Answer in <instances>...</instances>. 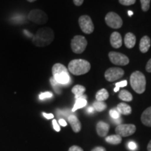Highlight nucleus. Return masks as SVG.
Wrapping results in <instances>:
<instances>
[{
    "instance_id": "obj_26",
    "label": "nucleus",
    "mask_w": 151,
    "mask_h": 151,
    "mask_svg": "<svg viewBox=\"0 0 151 151\" xmlns=\"http://www.w3.org/2000/svg\"><path fill=\"white\" fill-rule=\"evenodd\" d=\"M50 83H51L52 86L53 87L55 91L57 93L60 94V84L58 83L57 81L55 80V79L53 78V77L52 78H50Z\"/></svg>"
},
{
    "instance_id": "obj_9",
    "label": "nucleus",
    "mask_w": 151,
    "mask_h": 151,
    "mask_svg": "<svg viewBox=\"0 0 151 151\" xmlns=\"http://www.w3.org/2000/svg\"><path fill=\"white\" fill-rule=\"evenodd\" d=\"M136 129V126L133 124H121L116 127V133L121 137H127L134 134Z\"/></svg>"
},
{
    "instance_id": "obj_43",
    "label": "nucleus",
    "mask_w": 151,
    "mask_h": 151,
    "mask_svg": "<svg viewBox=\"0 0 151 151\" xmlns=\"http://www.w3.org/2000/svg\"><path fill=\"white\" fill-rule=\"evenodd\" d=\"M27 1H29V2H34V1H37V0H27Z\"/></svg>"
},
{
    "instance_id": "obj_11",
    "label": "nucleus",
    "mask_w": 151,
    "mask_h": 151,
    "mask_svg": "<svg viewBox=\"0 0 151 151\" xmlns=\"http://www.w3.org/2000/svg\"><path fill=\"white\" fill-rule=\"evenodd\" d=\"M109 57L111 62L116 65L125 66L127 65L129 62V58L125 55L120 53V52H110L109 53Z\"/></svg>"
},
{
    "instance_id": "obj_17",
    "label": "nucleus",
    "mask_w": 151,
    "mask_h": 151,
    "mask_svg": "<svg viewBox=\"0 0 151 151\" xmlns=\"http://www.w3.org/2000/svg\"><path fill=\"white\" fill-rule=\"evenodd\" d=\"M124 44L127 48H132L136 44V37L134 34L129 32L124 37Z\"/></svg>"
},
{
    "instance_id": "obj_22",
    "label": "nucleus",
    "mask_w": 151,
    "mask_h": 151,
    "mask_svg": "<svg viewBox=\"0 0 151 151\" xmlns=\"http://www.w3.org/2000/svg\"><path fill=\"white\" fill-rule=\"evenodd\" d=\"M109 97V94L108 91L106 90L103 88V89H101L99 90L97 93H96L95 97L97 101H104L105 100H106Z\"/></svg>"
},
{
    "instance_id": "obj_7",
    "label": "nucleus",
    "mask_w": 151,
    "mask_h": 151,
    "mask_svg": "<svg viewBox=\"0 0 151 151\" xmlns=\"http://www.w3.org/2000/svg\"><path fill=\"white\" fill-rule=\"evenodd\" d=\"M78 23L83 32L87 35H90L94 32V26L91 18L89 16L83 15L78 19Z\"/></svg>"
},
{
    "instance_id": "obj_31",
    "label": "nucleus",
    "mask_w": 151,
    "mask_h": 151,
    "mask_svg": "<svg viewBox=\"0 0 151 151\" xmlns=\"http://www.w3.org/2000/svg\"><path fill=\"white\" fill-rule=\"evenodd\" d=\"M52 125H53L54 129L55 130L56 132H60V127L59 124H58V122H57V120H55V119L53 120H52Z\"/></svg>"
},
{
    "instance_id": "obj_20",
    "label": "nucleus",
    "mask_w": 151,
    "mask_h": 151,
    "mask_svg": "<svg viewBox=\"0 0 151 151\" xmlns=\"http://www.w3.org/2000/svg\"><path fill=\"white\" fill-rule=\"evenodd\" d=\"M85 91H86V88L84 86H81V85H76V86H73L72 89H71V92H72V93L74 94L76 99L82 97Z\"/></svg>"
},
{
    "instance_id": "obj_5",
    "label": "nucleus",
    "mask_w": 151,
    "mask_h": 151,
    "mask_svg": "<svg viewBox=\"0 0 151 151\" xmlns=\"http://www.w3.org/2000/svg\"><path fill=\"white\" fill-rule=\"evenodd\" d=\"M88 41L84 37L81 35L75 36L71 39V48L73 52L76 54H81L84 52L86 50Z\"/></svg>"
},
{
    "instance_id": "obj_39",
    "label": "nucleus",
    "mask_w": 151,
    "mask_h": 151,
    "mask_svg": "<svg viewBox=\"0 0 151 151\" xmlns=\"http://www.w3.org/2000/svg\"><path fill=\"white\" fill-rule=\"evenodd\" d=\"M147 149H148V151H151V141L148 143V147H147Z\"/></svg>"
},
{
    "instance_id": "obj_15",
    "label": "nucleus",
    "mask_w": 151,
    "mask_h": 151,
    "mask_svg": "<svg viewBox=\"0 0 151 151\" xmlns=\"http://www.w3.org/2000/svg\"><path fill=\"white\" fill-rule=\"evenodd\" d=\"M151 44V41L150 37L148 36H144L141 38L140 43H139V49L140 51L143 53H146L150 49Z\"/></svg>"
},
{
    "instance_id": "obj_14",
    "label": "nucleus",
    "mask_w": 151,
    "mask_h": 151,
    "mask_svg": "<svg viewBox=\"0 0 151 151\" xmlns=\"http://www.w3.org/2000/svg\"><path fill=\"white\" fill-rule=\"evenodd\" d=\"M68 121L70 124L71 128H72L73 131L75 133H78L81 130V123L78 118L76 116L71 115L68 117Z\"/></svg>"
},
{
    "instance_id": "obj_4",
    "label": "nucleus",
    "mask_w": 151,
    "mask_h": 151,
    "mask_svg": "<svg viewBox=\"0 0 151 151\" xmlns=\"http://www.w3.org/2000/svg\"><path fill=\"white\" fill-rule=\"evenodd\" d=\"M130 85L137 93H143L146 90V80L144 74L139 71L132 73L130 76Z\"/></svg>"
},
{
    "instance_id": "obj_28",
    "label": "nucleus",
    "mask_w": 151,
    "mask_h": 151,
    "mask_svg": "<svg viewBox=\"0 0 151 151\" xmlns=\"http://www.w3.org/2000/svg\"><path fill=\"white\" fill-rule=\"evenodd\" d=\"M52 97V94L50 92H43V93H41L40 95H39V99H46V98H50Z\"/></svg>"
},
{
    "instance_id": "obj_41",
    "label": "nucleus",
    "mask_w": 151,
    "mask_h": 151,
    "mask_svg": "<svg viewBox=\"0 0 151 151\" xmlns=\"http://www.w3.org/2000/svg\"><path fill=\"white\" fill-rule=\"evenodd\" d=\"M128 15H129V16H132V15H133V12H132V11H128Z\"/></svg>"
},
{
    "instance_id": "obj_34",
    "label": "nucleus",
    "mask_w": 151,
    "mask_h": 151,
    "mask_svg": "<svg viewBox=\"0 0 151 151\" xmlns=\"http://www.w3.org/2000/svg\"><path fill=\"white\" fill-rule=\"evenodd\" d=\"M146 69L148 72H149V73L151 72V59L149 60L148 62H147Z\"/></svg>"
},
{
    "instance_id": "obj_13",
    "label": "nucleus",
    "mask_w": 151,
    "mask_h": 151,
    "mask_svg": "<svg viewBox=\"0 0 151 151\" xmlns=\"http://www.w3.org/2000/svg\"><path fill=\"white\" fill-rule=\"evenodd\" d=\"M110 43L111 46L114 48H120L122 44V39L120 33L114 32L111 34L110 37Z\"/></svg>"
},
{
    "instance_id": "obj_19",
    "label": "nucleus",
    "mask_w": 151,
    "mask_h": 151,
    "mask_svg": "<svg viewBox=\"0 0 151 151\" xmlns=\"http://www.w3.org/2000/svg\"><path fill=\"white\" fill-rule=\"evenodd\" d=\"M87 105V100H86V96L83 95L82 97L78 98L76 100L75 104L73 106V108L72 109V111L74 112L76 110L79 109L83 108Z\"/></svg>"
},
{
    "instance_id": "obj_29",
    "label": "nucleus",
    "mask_w": 151,
    "mask_h": 151,
    "mask_svg": "<svg viewBox=\"0 0 151 151\" xmlns=\"http://www.w3.org/2000/svg\"><path fill=\"white\" fill-rule=\"evenodd\" d=\"M119 2L124 6H130L136 2V0H119Z\"/></svg>"
},
{
    "instance_id": "obj_1",
    "label": "nucleus",
    "mask_w": 151,
    "mask_h": 151,
    "mask_svg": "<svg viewBox=\"0 0 151 151\" xmlns=\"http://www.w3.org/2000/svg\"><path fill=\"white\" fill-rule=\"evenodd\" d=\"M55 38L53 30L49 27L39 29L34 36L32 42L37 47H45L50 45Z\"/></svg>"
},
{
    "instance_id": "obj_8",
    "label": "nucleus",
    "mask_w": 151,
    "mask_h": 151,
    "mask_svg": "<svg viewBox=\"0 0 151 151\" xmlns=\"http://www.w3.org/2000/svg\"><path fill=\"white\" fill-rule=\"evenodd\" d=\"M107 25L113 29H119L122 25V20L120 16L114 12H109L105 17Z\"/></svg>"
},
{
    "instance_id": "obj_12",
    "label": "nucleus",
    "mask_w": 151,
    "mask_h": 151,
    "mask_svg": "<svg viewBox=\"0 0 151 151\" xmlns=\"http://www.w3.org/2000/svg\"><path fill=\"white\" fill-rule=\"evenodd\" d=\"M109 124L106 122L99 121L96 125V130H97V134L101 137H105L109 133Z\"/></svg>"
},
{
    "instance_id": "obj_3",
    "label": "nucleus",
    "mask_w": 151,
    "mask_h": 151,
    "mask_svg": "<svg viewBox=\"0 0 151 151\" xmlns=\"http://www.w3.org/2000/svg\"><path fill=\"white\" fill-rule=\"evenodd\" d=\"M91 65L88 61L83 59L73 60L68 65V69L73 75L80 76L87 73L90 70Z\"/></svg>"
},
{
    "instance_id": "obj_38",
    "label": "nucleus",
    "mask_w": 151,
    "mask_h": 151,
    "mask_svg": "<svg viewBox=\"0 0 151 151\" xmlns=\"http://www.w3.org/2000/svg\"><path fill=\"white\" fill-rule=\"evenodd\" d=\"M59 124H60L61 126H62V127H66V126H67V122H66L65 120H64V119H60V120H59Z\"/></svg>"
},
{
    "instance_id": "obj_35",
    "label": "nucleus",
    "mask_w": 151,
    "mask_h": 151,
    "mask_svg": "<svg viewBox=\"0 0 151 151\" xmlns=\"http://www.w3.org/2000/svg\"><path fill=\"white\" fill-rule=\"evenodd\" d=\"M43 116L45 117L46 119H52L54 118V116L53 114H52V113H43Z\"/></svg>"
},
{
    "instance_id": "obj_16",
    "label": "nucleus",
    "mask_w": 151,
    "mask_h": 151,
    "mask_svg": "<svg viewBox=\"0 0 151 151\" xmlns=\"http://www.w3.org/2000/svg\"><path fill=\"white\" fill-rule=\"evenodd\" d=\"M141 122L147 127H151V106L143 111L141 118Z\"/></svg>"
},
{
    "instance_id": "obj_32",
    "label": "nucleus",
    "mask_w": 151,
    "mask_h": 151,
    "mask_svg": "<svg viewBox=\"0 0 151 151\" xmlns=\"http://www.w3.org/2000/svg\"><path fill=\"white\" fill-rule=\"evenodd\" d=\"M127 81L126 80L124 81H120V82H118L116 83V87H118V88H121V87H124L127 86Z\"/></svg>"
},
{
    "instance_id": "obj_36",
    "label": "nucleus",
    "mask_w": 151,
    "mask_h": 151,
    "mask_svg": "<svg viewBox=\"0 0 151 151\" xmlns=\"http://www.w3.org/2000/svg\"><path fill=\"white\" fill-rule=\"evenodd\" d=\"M91 151H106V150L102 146H97L92 149Z\"/></svg>"
},
{
    "instance_id": "obj_10",
    "label": "nucleus",
    "mask_w": 151,
    "mask_h": 151,
    "mask_svg": "<svg viewBox=\"0 0 151 151\" xmlns=\"http://www.w3.org/2000/svg\"><path fill=\"white\" fill-rule=\"evenodd\" d=\"M124 71L121 68L111 67L106 71L104 76L105 78L109 82L117 81L123 76Z\"/></svg>"
},
{
    "instance_id": "obj_6",
    "label": "nucleus",
    "mask_w": 151,
    "mask_h": 151,
    "mask_svg": "<svg viewBox=\"0 0 151 151\" xmlns=\"http://www.w3.org/2000/svg\"><path fill=\"white\" fill-rule=\"evenodd\" d=\"M28 20L38 24H46L48 21V16L44 11L40 9H33L30 11L27 16Z\"/></svg>"
},
{
    "instance_id": "obj_40",
    "label": "nucleus",
    "mask_w": 151,
    "mask_h": 151,
    "mask_svg": "<svg viewBox=\"0 0 151 151\" xmlns=\"http://www.w3.org/2000/svg\"><path fill=\"white\" fill-rule=\"evenodd\" d=\"M94 109L93 108V107H89V108H88V112L89 113H92L94 111Z\"/></svg>"
},
{
    "instance_id": "obj_23",
    "label": "nucleus",
    "mask_w": 151,
    "mask_h": 151,
    "mask_svg": "<svg viewBox=\"0 0 151 151\" xmlns=\"http://www.w3.org/2000/svg\"><path fill=\"white\" fill-rule=\"evenodd\" d=\"M118 97L120 99L124 101H131L133 99L132 94L126 90H121L118 94Z\"/></svg>"
},
{
    "instance_id": "obj_21",
    "label": "nucleus",
    "mask_w": 151,
    "mask_h": 151,
    "mask_svg": "<svg viewBox=\"0 0 151 151\" xmlns=\"http://www.w3.org/2000/svg\"><path fill=\"white\" fill-rule=\"evenodd\" d=\"M105 141L110 144L118 145L122 142V137L118 134L111 135L106 137Z\"/></svg>"
},
{
    "instance_id": "obj_42",
    "label": "nucleus",
    "mask_w": 151,
    "mask_h": 151,
    "mask_svg": "<svg viewBox=\"0 0 151 151\" xmlns=\"http://www.w3.org/2000/svg\"><path fill=\"white\" fill-rule=\"evenodd\" d=\"M119 89H120V88H118V87H116V88H115V89H114V92H118Z\"/></svg>"
},
{
    "instance_id": "obj_2",
    "label": "nucleus",
    "mask_w": 151,
    "mask_h": 151,
    "mask_svg": "<svg viewBox=\"0 0 151 151\" xmlns=\"http://www.w3.org/2000/svg\"><path fill=\"white\" fill-rule=\"evenodd\" d=\"M53 78L60 85H67L70 83L71 78L67 67L60 63H56L52 68Z\"/></svg>"
},
{
    "instance_id": "obj_33",
    "label": "nucleus",
    "mask_w": 151,
    "mask_h": 151,
    "mask_svg": "<svg viewBox=\"0 0 151 151\" xmlns=\"http://www.w3.org/2000/svg\"><path fill=\"white\" fill-rule=\"evenodd\" d=\"M68 151H83V148H81V147L78 146H72L69 148Z\"/></svg>"
},
{
    "instance_id": "obj_25",
    "label": "nucleus",
    "mask_w": 151,
    "mask_h": 151,
    "mask_svg": "<svg viewBox=\"0 0 151 151\" xmlns=\"http://www.w3.org/2000/svg\"><path fill=\"white\" fill-rule=\"evenodd\" d=\"M141 4V9L143 11L146 12L150 9V0H140Z\"/></svg>"
},
{
    "instance_id": "obj_18",
    "label": "nucleus",
    "mask_w": 151,
    "mask_h": 151,
    "mask_svg": "<svg viewBox=\"0 0 151 151\" xmlns=\"http://www.w3.org/2000/svg\"><path fill=\"white\" fill-rule=\"evenodd\" d=\"M117 111L120 113V114L128 116L132 113V108L125 103H120L117 106Z\"/></svg>"
},
{
    "instance_id": "obj_30",
    "label": "nucleus",
    "mask_w": 151,
    "mask_h": 151,
    "mask_svg": "<svg viewBox=\"0 0 151 151\" xmlns=\"http://www.w3.org/2000/svg\"><path fill=\"white\" fill-rule=\"evenodd\" d=\"M128 148L132 150H135L137 148V146L136 144V143L134 142V141H129L128 143Z\"/></svg>"
},
{
    "instance_id": "obj_27",
    "label": "nucleus",
    "mask_w": 151,
    "mask_h": 151,
    "mask_svg": "<svg viewBox=\"0 0 151 151\" xmlns=\"http://www.w3.org/2000/svg\"><path fill=\"white\" fill-rule=\"evenodd\" d=\"M110 116L111 118L113 119H114V120H116V119H118L120 118V113L118 112L117 110H115V109H111L110 111Z\"/></svg>"
},
{
    "instance_id": "obj_24",
    "label": "nucleus",
    "mask_w": 151,
    "mask_h": 151,
    "mask_svg": "<svg viewBox=\"0 0 151 151\" xmlns=\"http://www.w3.org/2000/svg\"><path fill=\"white\" fill-rule=\"evenodd\" d=\"M107 106L104 101H97L93 103V108L95 109L98 112H101V111H104L106 109Z\"/></svg>"
},
{
    "instance_id": "obj_37",
    "label": "nucleus",
    "mask_w": 151,
    "mask_h": 151,
    "mask_svg": "<svg viewBox=\"0 0 151 151\" xmlns=\"http://www.w3.org/2000/svg\"><path fill=\"white\" fill-rule=\"evenodd\" d=\"M73 1L76 6H81L83 4L84 0H73Z\"/></svg>"
}]
</instances>
